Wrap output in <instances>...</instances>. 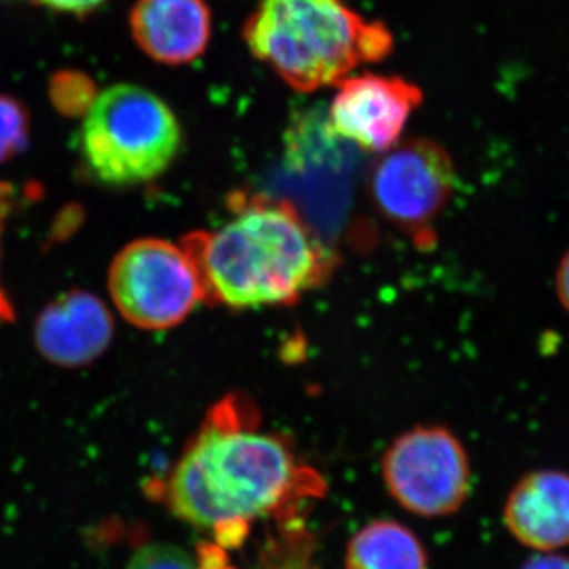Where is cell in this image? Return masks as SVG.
<instances>
[{"mask_svg":"<svg viewBox=\"0 0 569 569\" xmlns=\"http://www.w3.org/2000/svg\"><path fill=\"white\" fill-rule=\"evenodd\" d=\"M224 222L181 242L203 283L204 302L231 310L293 306L323 287L337 257L288 201L233 192Z\"/></svg>","mask_w":569,"mask_h":569,"instance_id":"1","label":"cell"},{"mask_svg":"<svg viewBox=\"0 0 569 569\" xmlns=\"http://www.w3.org/2000/svg\"><path fill=\"white\" fill-rule=\"evenodd\" d=\"M301 475L293 448L261 427L252 397L230 392L213 403L176 463L168 501L179 518L217 529L263 516Z\"/></svg>","mask_w":569,"mask_h":569,"instance_id":"2","label":"cell"},{"mask_svg":"<svg viewBox=\"0 0 569 569\" xmlns=\"http://www.w3.org/2000/svg\"><path fill=\"white\" fill-rule=\"evenodd\" d=\"M242 37L258 61L299 92L336 84L395 48L383 22L366 20L346 0H258Z\"/></svg>","mask_w":569,"mask_h":569,"instance_id":"3","label":"cell"},{"mask_svg":"<svg viewBox=\"0 0 569 569\" xmlns=\"http://www.w3.org/2000/svg\"><path fill=\"white\" fill-rule=\"evenodd\" d=\"M181 142V126L171 108L134 84H116L99 93L78 133L89 173L112 187L159 178L174 162Z\"/></svg>","mask_w":569,"mask_h":569,"instance_id":"4","label":"cell"},{"mask_svg":"<svg viewBox=\"0 0 569 569\" xmlns=\"http://www.w3.org/2000/svg\"><path fill=\"white\" fill-rule=\"evenodd\" d=\"M112 305L129 323L148 331L181 325L204 302L197 266L182 244L140 239L123 247L110 269Z\"/></svg>","mask_w":569,"mask_h":569,"instance_id":"5","label":"cell"},{"mask_svg":"<svg viewBox=\"0 0 569 569\" xmlns=\"http://www.w3.org/2000/svg\"><path fill=\"white\" fill-rule=\"evenodd\" d=\"M392 498L413 515H455L470 493V459L462 441L443 426H418L392 441L381 459Z\"/></svg>","mask_w":569,"mask_h":569,"instance_id":"6","label":"cell"},{"mask_svg":"<svg viewBox=\"0 0 569 569\" xmlns=\"http://www.w3.org/2000/svg\"><path fill=\"white\" fill-rule=\"evenodd\" d=\"M455 189L451 157L436 141L422 138L389 149L369 176V193L377 211L418 246H430L436 239L433 224Z\"/></svg>","mask_w":569,"mask_h":569,"instance_id":"7","label":"cell"},{"mask_svg":"<svg viewBox=\"0 0 569 569\" xmlns=\"http://www.w3.org/2000/svg\"><path fill=\"white\" fill-rule=\"evenodd\" d=\"M421 102V89L402 78L373 73L347 78L329 110V133L366 151L387 152Z\"/></svg>","mask_w":569,"mask_h":569,"instance_id":"8","label":"cell"},{"mask_svg":"<svg viewBox=\"0 0 569 569\" xmlns=\"http://www.w3.org/2000/svg\"><path fill=\"white\" fill-rule=\"evenodd\" d=\"M503 520L511 537L533 552H563L569 548L568 471L541 468L520 478Z\"/></svg>","mask_w":569,"mask_h":569,"instance_id":"9","label":"cell"},{"mask_svg":"<svg viewBox=\"0 0 569 569\" xmlns=\"http://www.w3.org/2000/svg\"><path fill=\"white\" fill-rule=\"evenodd\" d=\"M130 29L138 47L153 61L183 66L208 48L211 10L206 0H137Z\"/></svg>","mask_w":569,"mask_h":569,"instance_id":"10","label":"cell"},{"mask_svg":"<svg viewBox=\"0 0 569 569\" xmlns=\"http://www.w3.org/2000/svg\"><path fill=\"white\" fill-rule=\"evenodd\" d=\"M112 318L96 296L71 293L52 302L37 323V346L54 365L80 367L111 342Z\"/></svg>","mask_w":569,"mask_h":569,"instance_id":"11","label":"cell"},{"mask_svg":"<svg viewBox=\"0 0 569 569\" xmlns=\"http://www.w3.org/2000/svg\"><path fill=\"white\" fill-rule=\"evenodd\" d=\"M347 569H427V552L417 535L396 520L367 523L348 542Z\"/></svg>","mask_w":569,"mask_h":569,"instance_id":"12","label":"cell"},{"mask_svg":"<svg viewBox=\"0 0 569 569\" xmlns=\"http://www.w3.org/2000/svg\"><path fill=\"white\" fill-rule=\"evenodd\" d=\"M96 84L92 78L77 70H62L52 74L50 99L56 110L69 118H82L96 102Z\"/></svg>","mask_w":569,"mask_h":569,"instance_id":"13","label":"cell"},{"mask_svg":"<svg viewBox=\"0 0 569 569\" xmlns=\"http://www.w3.org/2000/svg\"><path fill=\"white\" fill-rule=\"evenodd\" d=\"M29 133V114L24 104L0 96V163L24 149Z\"/></svg>","mask_w":569,"mask_h":569,"instance_id":"14","label":"cell"},{"mask_svg":"<svg viewBox=\"0 0 569 569\" xmlns=\"http://www.w3.org/2000/svg\"><path fill=\"white\" fill-rule=\"evenodd\" d=\"M126 569H200L187 550L174 545L142 546L133 553Z\"/></svg>","mask_w":569,"mask_h":569,"instance_id":"15","label":"cell"},{"mask_svg":"<svg viewBox=\"0 0 569 569\" xmlns=\"http://www.w3.org/2000/svg\"><path fill=\"white\" fill-rule=\"evenodd\" d=\"M40 6L48 7V9L59 11V13L81 14L92 13L93 10L99 9L107 0H37Z\"/></svg>","mask_w":569,"mask_h":569,"instance_id":"16","label":"cell"},{"mask_svg":"<svg viewBox=\"0 0 569 569\" xmlns=\"http://www.w3.org/2000/svg\"><path fill=\"white\" fill-rule=\"evenodd\" d=\"M519 569H569V557L563 552H533Z\"/></svg>","mask_w":569,"mask_h":569,"instance_id":"17","label":"cell"},{"mask_svg":"<svg viewBox=\"0 0 569 569\" xmlns=\"http://www.w3.org/2000/svg\"><path fill=\"white\" fill-rule=\"evenodd\" d=\"M10 190L0 183V253H2V231L3 222H6L7 213L10 208ZM11 316L9 302H7L6 296H3L2 287H0V318Z\"/></svg>","mask_w":569,"mask_h":569,"instance_id":"18","label":"cell"},{"mask_svg":"<svg viewBox=\"0 0 569 569\" xmlns=\"http://www.w3.org/2000/svg\"><path fill=\"white\" fill-rule=\"evenodd\" d=\"M557 298L561 307L569 313V250L561 258L556 276Z\"/></svg>","mask_w":569,"mask_h":569,"instance_id":"19","label":"cell"}]
</instances>
